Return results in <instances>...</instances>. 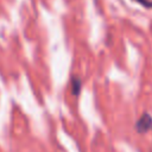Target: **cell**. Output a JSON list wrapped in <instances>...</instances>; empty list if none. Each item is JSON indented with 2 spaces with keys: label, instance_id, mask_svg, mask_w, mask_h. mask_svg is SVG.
<instances>
[{
  "label": "cell",
  "instance_id": "6da1fadb",
  "mask_svg": "<svg viewBox=\"0 0 152 152\" xmlns=\"http://www.w3.org/2000/svg\"><path fill=\"white\" fill-rule=\"evenodd\" d=\"M135 131L138 133H146L148 131L152 129V116L148 113H144L139 116V119L135 121V126H134Z\"/></svg>",
  "mask_w": 152,
  "mask_h": 152
},
{
  "label": "cell",
  "instance_id": "7a4b0ae2",
  "mask_svg": "<svg viewBox=\"0 0 152 152\" xmlns=\"http://www.w3.org/2000/svg\"><path fill=\"white\" fill-rule=\"evenodd\" d=\"M81 89H82V81L80 77L77 76H71L70 78V91L72 95L78 96L81 94Z\"/></svg>",
  "mask_w": 152,
  "mask_h": 152
},
{
  "label": "cell",
  "instance_id": "3957f363",
  "mask_svg": "<svg viewBox=\"0 0 152 152\" xmlns=\"http://www.w3.org/2000/svg\"><path fill=\"white\" fill-rule=\"evenodd\" d=\"M134 1H137L138 4H140V5L144 6V7L152 8V0H134Z\"/></svg>",
  "mask_w": 152,
  "mask_h": 152
}]
</instances>
